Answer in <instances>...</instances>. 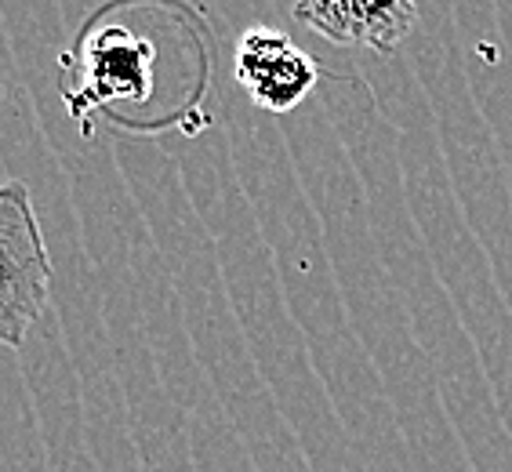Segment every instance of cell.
<instances>
[{
    "mask_svg": "<svg viewBox=\"0 0 512 472\" xmlns=\"http://www.w3.org/2000/svg\"><path fill=\"white\" fill-rule=\"evenodd\" d=\"M237 84L266 113H291L320 84L324 66L273 26H251L233 55Z\"/></svg>",
    "mask_w": 512,
    "mask_h": 472,
    "instance_id": "obj_2",
    "label": "cell"
},
{
    "mask_svg": "<svg viewBox=\"0 0 512 472\" xmlns=\"http://www.w3.org/2000/svg\"><path fill=\"white\" fill-rule=\"evenodd\" d=\"M291 15L316 37L338 48L396 55L418 22L414 0H291Z\"/></svg>",
    "mask_w": 512,
    "mask_h": 472,
    "instance_id": "obj_3",
    "label": "cell"
},
{
    "mask_svg": "<svg viewBox=\"0 0 512 472\" xmlns=\"http://www.w3.org/2000/svg\"><path fill=\"white\" fill-rule=\"evenodd\" d=\"M48 244L26 182H0V349H22L51 302Z\"/></svg>",
    "mask_w": 512,
    "mask_h": 472,
    "instance_id": "obj_1",
    "label": "cell"
}]
</instances>
